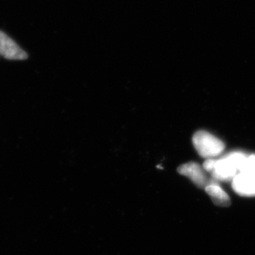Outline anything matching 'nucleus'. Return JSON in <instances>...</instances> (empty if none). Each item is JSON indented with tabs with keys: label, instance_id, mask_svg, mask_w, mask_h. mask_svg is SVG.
I'll use <instances>...</instances> for the list:
<instances>
[{
	"label": "nucleus",
	"instance_id": "nucleus-1",
	"mask_svg": "<svg viewBox=\"0 0 255 255\" xmlns=\"http://www.w3.org/2000/svg\"><path fill=\"white\" fill-rule=\"evenodd\" d=\"M192 140L198 153L206 159L214 158L221 155L226 147L222 140L206 130L195 132Z\"/></svg>",
	"mask_w": 255,
	"mask_h": 255
},
{
	"label": "nucleus",
	"instance_id": "nucleus-2",
	"mask_svg": "<svg viewBox=\"0 0 255 255\" xmlns=\"http://www.w3.org/2000/svg\"><path fill=\"white\" fill-rule=\"evenodd\" d=\"M177 171L182 175L189 178L200 189H205L209 184L220 183L212 177H209L204 167L196 162H189L182 164L178 168Z\"/></svg>",
	"mask_w": 255,
	"mask_h": 255
},
{
	"label": "nucleus",
	"instance_id": "nucleus-3",
	"mask_svg": "<svg viewBox=\"0 0 255 255\" xmlns=\"http://www.w3.org/2000/svg\"><path fill=\"white\" fill-rule=\"evenodd\" d=\"M238 172L235 164L228 155L222 158L216 159L214 168L210 174L218 182H232Z\"/></svg>",
	"mask_w": 255,
	"mask_h": 255
},
{
	"label": "nucleus",
	"instance_id": "nucleus-4",
	"mask_svg": "<svg viewBox=\"0 0 255 255\" xmlns=\"http://www.w3.org/2000/svg\"><path fill=\"white\" fill-rule=\"evenodd\" d=\"M233 191L241 196H255V176L249 172H239L232 181Z\"/></svg>",
	"mask_w": 255,
	"mask_h": 255
},
{
	"label": "nucleus",
	"instance_id": "nucleus-5",
	"mask_svg": "<svg viewBox=\"0 0 255 255\" xmlns=\"http://www.w3.org/2000/svg\"><path fill=\"white\" fill-rule=\"evenodd\" d=\"M0 55L8 60H25L28 58L26 52L1 31H0Z\"/></svg>",
	"mask_w": 255,
	"mask_h": 255
},
{
	"label": "nucleus",
	"instance_id": "nucleus-6",
	"mask_svg": "<svg viewBox=\"0 0 255 255\" xmlns=\"http://www.w3.org/2000/svg\"><path fill=\"white\" fill-rule=\"evenodd\" d=\"M205 191L215 205L220 207H228L231 205V199L227 193L221 187L220 183L209 184L205 188Z\"/></svg>",
	"mask_w": 255,
	"mask_h": 255
},
{
	"label": "nucleus",
	"instance_id": "nucleus-7",
	"mask_svg": "<svg viewBox=\"0 0 255 255\" xmlns=\"http://www.w3.org/2000/svg\"><path fill=\"white\" fill-rule=\"evenodd\" d=\"M241 172H249L255 176V155H252L248 157L244 170Z\"/></svg>",
	"mask_w": 255,
	"mask_h": 255
}]
</instances>
